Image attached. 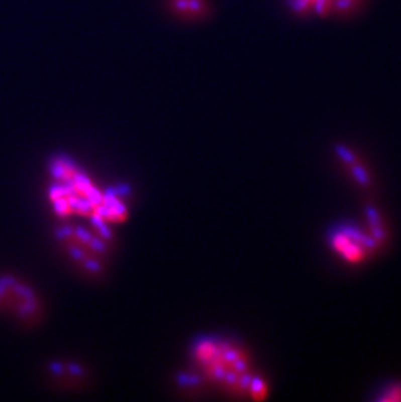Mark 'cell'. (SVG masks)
Segmentation results:
<instances>
[{"instance_id":"277c9868","label":"cell","mask_w":401,"mask_h":402,"mask_svg":"<svg viewBox=\"0 0 401 402\" xmlns=\"http://www.w3.org/2000/svg\"><path fill=\"white\" fill-rule=\"evenodd\" d=\"M0 305L20 316H30L37 310L33 292L12 278L0 279Z\"/></svg>"},{"instance_id":"7a4b0ae2","label":"cell","mask_w":401,"mask_h":402,"mask_svg":"<svg viewBox=\"0 0 401 402\" xmlns=\"http://www.w3.org/2000/svg\"><path fill=\"white\" fill-rule=\"evenodd\" d=\"M330 245L336 254L350 264H358L375 250V238L361 233L360 230L352 227H345L331 234Z\"/></svg>"},{"instance_id":"8992f818","label":"cell","mask_w":401,"mask_h":402,"mask_svg":"<svg viewBox=\"0 0 401 402\" xmlns=\"http://www.w3.org/2000/svg\"><path fill=\"white\" fill-rule=\"evenodd\" d=\"M388 394L383 396L382 398H379L380 401H401V385L400 384H396V385L391 386L388 388Z\"/></svg>"},{"instance_id":"5b68a950","label":"cell","mask_w":401,"mask_h":402,"mask_svg":"<svg viewBox=\"0 0 401 402\" xmlns=\"http://www.w3.org/2000/svg\"><path fill=\"white\" fill-rule=\"evenodd\" d=\"M61 241H65L70 255L76 258L77 262L82 263L90 271H96L99 267V256H101V246H98L96 239L91 238L89 234L74 233L70 236L67 229L61 230Z\"/></svg>"},{"instance_id":"3957f363","label":"cell","mask_w":401,"mask_h":402,"mask_svg":"<svg viewBox=\"0 0 401 402\" xmlns=\"http://www.w3.org/2000/svg\"><path fill=\"white\" fill-rule=\"evenodd\" d=\"M365 0H288L293 11L306 17H348L360 10Z\"/></svg>"},{"instance_id":"6da1fadb","label":"cell","mask_w":401,"mask_h":402,"mask_svg":"<svg viewBox=\"0 0 401 402\" xmlns=\"http://www.w3.org/2000/svg\"><path fill=\"white\" fill-rule=\"evenodd\" d=\"M195 363L209 381L233 393L249 394L255 377L248 354L223 340L204 338L193 349Z\"/></svg>"}]
</instances>
